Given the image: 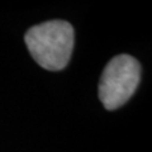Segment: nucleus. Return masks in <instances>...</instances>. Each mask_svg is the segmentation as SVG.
<instances>
[{
	"label": "nucleus",
	"mask_w": 152,
	"mask_h": 152,
	"mask_svg": "<svg viewBox=\"0 0 152 152\" xmlns=\"http://www.w3.org/2000/svg\"><path fill=\"white\" fill-rule=\"evenodd\" d=\"M24 41L41 67L58 71L70 61L74 48V29L65 20H51L32 27L26 33Z\"/></svg>",
	"instance_id": "obj_1"
},
{
	"label": "nucleus",
	"mask_w": 152,
	"mask_h": 152,
	"mask_svg": "<svg viewBox=\"0 0 152 152\" xmlns=\"http://www.w3.org/2000/svg\"><path fill=\"white\" fill-rule=\"evenodd\" d=\"M141 66L134 57L119 55L109 61L99 83V98L108 110L122 107L140 84Z\"/></svg>",
	"instance_id": "obj_2"
}]
</instances>
